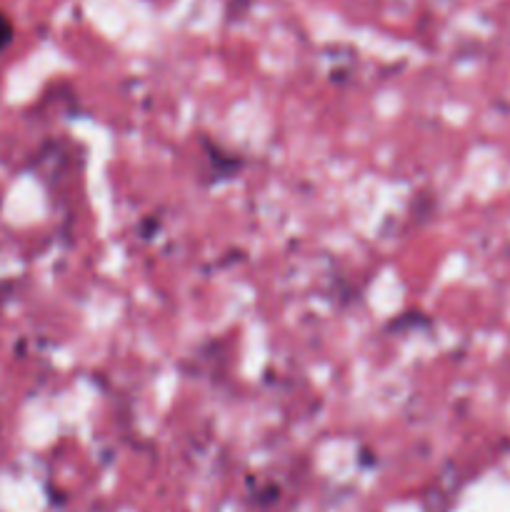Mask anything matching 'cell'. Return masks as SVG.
Here are the masks:
<instances>
[{"instance_id":"1","label":"cell","mask_w":510,"mask_h":512,"mask_svg":"<svg viewBox=\"0 0 510 512\" xmlns=\"http://www.w3.org/2000/svg\"><path fill=\"white\" fill-rule=\"evenodd\" d=\"M10 40H13V23H10L8 15L0 13V53L8 48Z\"/></svg>"}]
</instances>
